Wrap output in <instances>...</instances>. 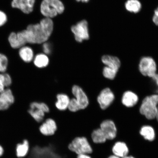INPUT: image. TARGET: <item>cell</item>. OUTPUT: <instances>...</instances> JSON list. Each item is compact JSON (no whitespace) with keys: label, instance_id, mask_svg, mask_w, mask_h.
<instances>
[{"label":"cell","instance_id":"obj_17","mask_svg":"<svg viewBox=\"0 0 158 158\" xmlns=\"http://www.w3.org/2000/svg\"><path fill=\"white\" fill-rule=\"evenodd\" d=\"M138 97L131 91L126 92L124 94L122 98V102L127 107H132L137 103Z\"/></svg>","mask_w":158,"mask_h":158},{"label":"cell","instance_id":"obj_31","mask_svg":"<svg viewBox=\"0 0 158 158\" xmlns=\"http://www.w3.org/2000/svg\"><path fill=\"white\" fill-rule=\"evenodd\" d=\"M151 78L153 79L154 82H155L156 87L155 92L157 93H158V74L156 73Z\"/></svg>","mask_w":158,"mask_h":158},{"label":"cell","instance_id":"obj_35","mask_svg":"<svg viewBox=\"0 0 158 158\" xmlns=\"http://www.w3.org/2000/svg\"><path fill=\"white\" fill-rule=\"evenodd\" d=\"M109 158H120L119 157L117 156H111Z\"/></svg>","mask_w":158,"mask_h":158},{"label":"cell","instance_id":"obj_33","mask_svg":"<svg viewBox=\"0 0 158 158\" xmlns=\"http://www.w3.org/2000/svg\"><path fill=\"white\" fill-rule=\"evenodd\" d=\"M4 153V149L2 146L0 145V158L3 155Z\"/></svg>","mask_w":158,"mask_h":158},{"label":"cell","instance_id":"obj_21","mask_svg":"<svg viewBox=\"0 0 158 158\" xmlns=\"http://www.w3.org/2000/svg\"><path fill=\"white\" fill-rule=\"evenodd\" d=\"M91 137L92 141L95 143H104L107 139L103 131L100 128L94 130L91 134Z\"/></svg>","mask_w":158,"mask_h":158},{"label":"cell","instance_id":"obj_12","mask_svg":"<svg viewBox=\"0 0 158 158\" xmlns=\"http://www.w3.org/2000/svg\"><path fill=\"white\" fill-rule=\"evenodd\" d=\"M35 2V0H13L11 6L20 10L23 13L28 14L33 11Z\"/></svg>","mask_w":158,"mask_h":158},{"label":"cell","instance_id":"obj_4","mask_svg":"<svg viewBox=\"0 0 158 158\" xmlns=\"http://www.w3.org/2000/svg\"><path fill=\"white\" fill-rule=\"evenodd\" d=\"M158 105V94L147 96L142 102L140 108V113L148 119H153L156 116Z\"/></svg>","mask_w":158,"mask_h":158},{"label":"cell","instance_id":"obj_26","mask_svg":"<svg viewBox=\"0 0 158 158\" xmlns=\"http://www.w3.org/2000/svg\"><path fill=\"white\" fill-rule=\"evenodd\" d=\"M52 47L50 43L45 42L43 43V50L44 54L47 55L50 54L52 52Z\"/></svg>","mask_w":158,"mask_h":158},{"label":"cell","instance_id":"obj_7","mask_svg":"<svg viewBox=\"0 0 158 158\" xmlns=\"http://www.w3.org/2000/svg\"><path fill=\"white\" fill-rule=\"evenodd\" d=\"M71 31L73 33L77 41L81 43L84 40H88L89 38L88 23L84 20L77 23L71 27Z\"/></svg>","mask_w":158,"mask_h":158},{"label":"cell","instance_id":"obj_9","mask_svg":"<svg viewBox=\"0 0 158 158\" xmlns=\"http://www.w3.org/2000/svg\"><path fill=\"white\" fill-rule=\"evenodd\" d=\"M56 122L52 118H48L39 125V131L41 135L46 137L54 135L58 130Z\"/></svg>","mask_w":158,"mask_h":158},{"label":"cell","instance_id":"obj_3","mask_svg":"<svg viewBox=\"0 0 158 158\" xmlns=\"http://www.w3.org/2000/svg\"><path fill=\"white\" fill-rule=\"evenodd\" d=\"M69 151L76 155L92 154L93 149L88 138L85 136H78L73 139L68 144Z\"/></svg>","mask_w":158,"mask_h":158},{"label":"cell","instance_id":"obj_36","mask_svg":"<svg viewBox=\"0 0 158 158\" xmlns=\"http://www.w3.org/2000/svg\"><path fill=\"white\" fill-rule=\"evenodd\" d=\"M156 118H157V121L158 122V109H157V113L156 116Z\"/></svg>","mask_w":158,"mask_h":158},{"label":"cell","instance_id":"obj_32","mask_svg":"<svg viewBox=\"0 0 158 158\" xmlns=\"http://www.w3.org/2000/svg\"><path fill=\"white\" fill-rule=\"evenodd\" d=\"M76 158H92L90 154H83L77 155Z\"/></svg>","mask_w":158,"mask_h":158},{"label":"cell","instance_id":"obj_34","mask_svg":"<svg viewBox=\"0 0 158 158\" xmlns=\"http://www.w3.org/2000/svg\"><path fill=\"white\" fill-rule=\"evenodd\" d=\"M78 2H82L87 3L89 0H76Z\"/></svg>","mask_w":158,"mask_h":158},{"label":"cell","instance_id":"obj_29","mask_svg":"<svg viewBox=\"0 0 158 158\" xmlns=\"http://www.w3.org/2000/svg\"><path fill=\"white\" fill-rule=\"evenodd\" d=\"M5 78V87H8L12 83L11 77L7 73L3 74Z\"/></svg>","mask_w":158,"mask_h":158},{"label":"cell","instance_id":"obj_8","mask_svg":"<svg viewBox=\"0 0 158 158\" xmlns=\"http://www.w3.org/2000/svg\"><path fill=\"white\" fill-rule=\"evenodd\" d=\"M139 70L143 76L152 78L156 74V71L155 60L150 57H143L140 60Z\"/></svg>","mask_w":158,"mask_h":158},{"label":"cell","instance_id":"obj_28","mask_svg":"<svg viewBox=\"0 0 158 158\" xmlns=\"http://www.w3.org/2000/svg\"><path fill=\"white\" fill-rule=\"evenodd\" d=\"M4 76L3 74H0V93L5 89Z\"/></svg>","mask_w":158,"mask_h":158},{"label":"cell","instance_id":"obj_5","mask_svg":"<svg viewBox=\"0 0 158 158\" xmlns=\"http://www.w3.org/2000/svg\"><path fill=\"white\" fill-rule=\"evenodd\" d=\"M102 63L105 64L103 70L104 77L110 80H113L120 66V62L117 57L104 55L102 59Z\"/></svg>","mask_w":158,"mask_h":158},{"label":"cell","instance_id":"obj_30","mask_svg":"<svg viewBox=\"0 0 158 158\" xmlns=\"http://www.w3.org/2000/svg\"><path fill=\"white\" fill-rule=\"evenodd\" d=\"M153 23L156 25H158V7L155 10V13L153 18Z\"/></svg>","mask_w":158,"mask_h":158},{"label":"cell","instance_id":"obj_16","mask_svg":"<svg viewBox=\"0 0 158 158\" xmlns=\"http://www.w3.org/2000/svg\"><path fill=\"white\" fill-rule=\"evenodd\" d=\"M57 102L55 106L57 109L60 111H64L68 108L70 99L67 95L65 94H59L56 96Z\"/></svg>","mask_w":158,"mask_h":158},{"label":"cell","instance_id":"obj_11","mask_svg":"<svg viewBox=\"0 0 158 158\" xmlns=\"http://www.w3.org/2000/svg\"><path fill=\"white\" fill-rule=\"evenodd\" d=\"M114 95L109 88L104 89L101 92L98 98V101L101 108L105 110L112 103L114 99Z\"/></svg>","mask_w":158,"mask_h":158},{"label":"cell","instance_id":"obj_6","mask_svg":"<svg viewBox=\"0 0 158 158\" xmlns=\"http://www.w3.org/2000/svg\"><path fill=\"white\" fill-rule=\"evenodd\" d=\"M50 111L49 106L44 102H33L30 105L28 113L37 123L44 121L45 114Z\"/></svg>","mask_w":158,"mask_h":158},{"label":"cell","instance_id":"obj_20","mask_svg":"<svg viewBox=\"0 0 158 158\" xmlns=\"http://www.w3.org/2000/svg\"><path fill=\"white\" fill-rule=\"evenodd\" d=\"M33 62L35 66L37 68H44L48 66L49 59L47 55L44 54H39L35 57Z\"/></svg>","mask_w":158,"mask_h":158},{"label":"cell","instance_id":"obj_22","mask_svg":"<svg viewBox=\"0 0 158 158\" xmlns=\"http://www.w3.org/2000/svg\"><path fill=\"white\" fill-rule=\"evenodd\" d=\"M125 7L130 12L137 13L141 10V5L138 0H128L126 3Z\"/></svg>","mask_w":158,"mask_h":158},{"label":"cell","instance_id":"obj_2","mask_svg":"<svg viewBox=\"0 0 158 158\" xmlns=\"http://www.w3.org/2000/svg\"><path fill=\"white\" fill-rule=\"evenodd\" d=\"M64 7L60 0H43L40 6L41 13L45 18H53L64 11Z\"/></svg>","mask_w":158,"mask_h":158},{"label":"cell","instance_id":"obj_37","mask_svg":"<svg viewBox=\"0 0 158 158\" xmlns=\"http://www.w3.org/2000/svg\"><path fill=\"white\" fill-rule=\"evenodd\" d=\"M124 158H134L133 157L130 156V157H124Z\"/></svg>","mask_w":158,"mask_h":158},{"label":"cell","instance_id":"obj_25","mask_svg":"<svg viewBox=\"0 0 158 158\" xmlns=\"http://www.w3.org/2000/svg\"><path fill=\"white\" fill-rule=\"evenodd\" d=\"M68 109L70 111L73 112H76L80 110L76 99L74 98L70 99Z\"/></svg>","mask_w":158,"mask_h":158},{"label":"cell","instance_id":"obj_19","mask_svg":"<svg viewBox=\"0 0 158 158\" xmlns=\"http://www.w3.org/2000/svg\"><path fill=\"white\" fill-rule=\"evenodd\" d=\"M114 153L118 157H126L128 152V148L125 143L118 142L114 146L112 149Z\"/></svg>","mask_w":158,"mask_h":158},{"label":"cell","instance_id":"obj_23","mask_svg":"<svg viewBox=\"0 0 158 158\" xmlns=\"http://www.w3.org/2000/svg\"><path fill=\"white\" fill-rule=\"evenodd\" d=\"M140 134L146 139L152 141L155 138V133L153 128L150 126H143L141 128Z\"/></svg>","mask_w":158,"mask_h":158},{"label":"cell","instance_id":"obj_14","mask_svg":"<svg viewBox=\"0 0 158 158\" xmlns=\"http://www.w3.org/2000/svg\"><path fill=\"white\" fill-rule=\"evenodd\" d=\"M101 129L105 135L106 139H112L115 137L116 128L115 125L111 120H105L100 124Z\"/></svg>","mask_w":158,"mask_h":158},{"label":"cell","instance_id":"obj_15","mask_svg":"<svg viewBox=\"0 0 158 158\" xmlns=\"http://www.w3.org/2000/svg\"><path fill=\"white\" fill-rule=\"evenodd\" d=\"M30 150V144L28 140L23 139L18 143L15 148V155L18 158H23L28 155Z\"/></svg>","mask_w":158,"mask_h":158},{"label":"cell","instance_id":"obj_18","mask_svg":"<svg viewBox=\"0 0 158 158\" xmlns=\"http://www.w3.org/2000/svg\"><path fill=\"white\" fill-rule=\"evenodd\" d=\"M19 55L25 62H30L34 58V53L32 49L27 46H23L20 49Z\"/></svg>","mask_w":158,"mask_h":158},{"label":"cell","instance_id":"obj_13","mask_svg":"<svg viewBox=\"0 0 158 158\" xmlns=\"http://www.w3.org/2000/svg\"><path fill=\"white\" fill-rule=\"evenodd\" d=\"M15 102V98L10 89H5L0 94V110H7Z\"/></svg>","mask_w":158,"mask_h":158},{"label":"cell","instance_id":"obj_27","mask_svg":"<svg viewBox=\"0 0 158 158\" xmlns=\"http://www.w3.org/2000/svg\"><path fill=\"white\" fill-rule=\"evenodd\" d=\"M7 21V17L3 11H0V27L4 25Z\"/></svg>","mask_w":158,"mask_h":158},{"label":"cell","instance_id":"obj_1","mask_svg":"<svg viewBox=\"0 0 158 158\" xmlns=\"http://www.w3.org/2000/svg\"><path fill=\"white\" fill-rule=\"evenodd\" d=\"M53 28L52 19L47 18L37 24L28 25L26 29L16 33L20 47L21 48L27 43L41 44L46 42L52 34Z\"/></svg>","mask_w":158,"mask_h":158},{"label":"cell","instance_id":"obj_24","mask_svg":"<svg viewBox=\"0 0 158 158\" xmlns=\"http://www.w3.org/2000/svg\"><path fill=\"white\" fill-rule=\"evenodd\" d=\"M8 59L4 55L0 53V72H5L8 65Z\"/></svg>","mask_w":158,"mask_h":158},{"label":"cell","instance_id":"obj_10","mask_svg":"<svg viewBox=\"0 0 158 158\" xmlns=\"http://www.w3.org/2000/svg\"><path fill=\"white\" fill-rule=\"evenodd\" d=\"M72 92L80 110H84L87 107L89 103L88 97L80 87L76 85H74L72 88Z\"/></svg>","mask_w":158,"mask_h":158}]
</instances>
